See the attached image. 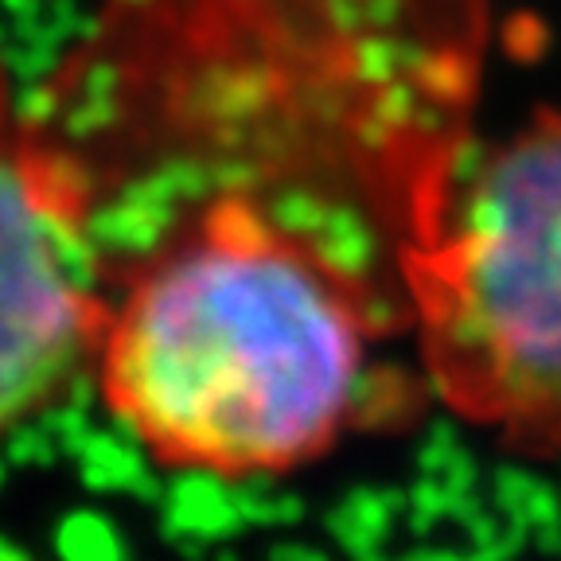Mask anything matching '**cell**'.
<instances>
[{"label": "cell", "instance_id": "3", "mask_svg": "<svg viewBox=\"0 0 561 561\" xmlns=\"http://www.w3.org/2000/svg\"><path fill=\"white\" fill-rule=\"evenodd\" d=\"M90 187L35 129L4 157V417H35L94 363L110 300L94 289Z\"/></svg>", "mask_w": 561, "mask_h": 561}, {"label": "cell", "instance_id": "1", "mask_svg": "<svg viewBox=\"0 0 561 561\" xmlns=\"http://www.w3.org/2000/svg\"><path fill=\"white\" fill-rule=\"evenodd\" d=\"M367 347L359 280L254 199L222 195L110 300L94 375L157 465L254 480L340 440Z\"/></svg>", "mask_w": 561, "mask_h": 561}, {"label": "cell", "instance_id": "2", "mask_svg": "<svg viewBox=\"0 0 561 561\" xmlns=\"http://www.w3.org/2000/svg\"><path fill=\"white\" fill-rule=\"evenodd\" d=\"M440 402L523 453L561 448V105L483 149L405 250Z\"/></svg>", "mask_w": 561, "mask_h": 561}]
</instances>
